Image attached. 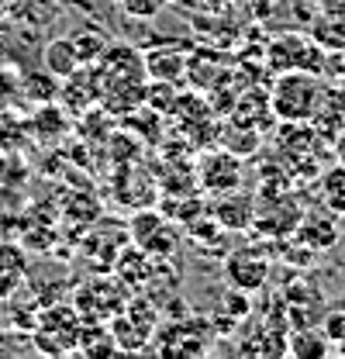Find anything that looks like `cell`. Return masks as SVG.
I'll list each match as a JSON object with an SVG mask.
<instances>
[{"instance_id":"cell-1","label":"cell","mask_w":345,"mask_h":359,"mask_svg":"<svg viewBox=\"0 0 345 359\" xmlns=\"http://www.w3.org/2000/svg\"><path fill=\"white\" fill-rule=\"evenodd\" d=\"M325 100V87L318 80V73H304V69H290L280 73V80L273 83L269 93V107L280 121H314V114L321 111Z\"/></svg>"},{"instance_id":"cell-2","label":"cell","mask_w":345,"mask_h":359,"mask_svg":"<svg viewBox=\"0 0 345 359\" xmlns=\"http://www.w3.org/2000/svg\"><path fill=\"white\" fill-rule=\"evenodd\" d=\"M80 332H83V318L73 304H55L39 318L35 325V349L62 356V353H76L80 346Z\"/></svg>"},{"instance_id":"cell-3","label":"cell","mask_w":345,"mask_h":359,"mask_svg":"<svg viewBox=\"0 0 345 359\" xmlns=\"http://www.w3.org/2000/svg\"><path fill=\"white\" fill-rule=\"evenodd\" d=\"M107 325L118 342V353H142L156 339V304L138 297L128 308H121Z\"/></svg>"},{"instance_id":"cell-4","label":"cell","mask_w":345,"mask_h":359,"mask_svg":"<svg viewBox=\"0 0 345 359\" xmlns=\"http://www.w3.org/2000/svg\"><path fill=\"white\" fill-rule=\"evenodd\" d=\"M97 80H100V93L118 87H142L145 80V55H138V48L131 45H107L104 55L93 62Z\"/></svg>"},{"instance_id":"cell-5","label":"cell","mask_w":345,"mask_h":359,"mask_svg":"<svg viewBox=\"0 0 345 359\" xmlns=\"http://www.w3.org/2000/svg\"><path fill=\"white\" fill-rule=\"evenodd\" d=\"M266 55H269V66H273L276 73H290V69L321 73V66H325V55L311 45V39H304V35H280L276 42H269Z\"/></svg>"},{"instance_id":"cell-6","label":"cell","mask_w":345,"mask_h":359,"mask_svg":"<svg viewBox=\"0 0 345 359\" xmlns=\"http://www.w3.org/2000/svg\"><path fill=\"white\" fill-rule=\"evenodd\" d=\"M128 238L138 249H145L156 263L159 259H170L172 252H176V228H172V222H166L163 215H152V211H142L131 222Z\"/></svg>"},{"instance_id":"cell-7","label":"cell","mask_w":345,"mask_h":359,"mask_svg":"<svg viewBox=\"0 0 345 359\" xmlns=\"http://www.w3.org/2000/svg\"><path fill=\"white\" fill-rule=\"evenodd\" d=\"M224 280H228V287L245 290V294L262 290L266 280H269L266 252H259V249H235V252H228L224 256Z\"/></svg>"},{"instance_id":"cell-8","label":"cell","mask_w":345,"mask_h":359,"mask_svg":"<svg viewBox=\"0 0 345 359\" xmlns=\"http://www.w3.org/2000/svg\"><path fill=\"white\" fill-rule=\"evenodd\" d=\"M339 215L335 211H307L301 215V222H297V242H301L304 249H311V252H325V249H332L339 238H342V231H339V222H335Z\"/></svg>"},{"instance_id":"cell-9","label":"cell","mask_w":345,"mask_h":359,"mask_svg":"<svg viewBox=\"0 0 345 359\" xmlns=\"http://www.w3.org/2000/svg\"><path fill=\"white\" fill-rule=\"evenodd\" d=\"M242 183V163L235 159V152H215V156H204L201 159V187L211 190V194H228V190H238Z\"/></svg>"},{"instance_id":"cell-10","label":"cell","mask_w":345,"mask_h":359,"mask_svg":"<svg viewBox=\"0 0 345 359\" xmlns=\"http://www.w3.org/2000/svg\"><path fill=\"white\" fill-rule=\"evenodd\" d=\"M152 269H156V259L145 252V249H138V245H125L121 252H118V259H114V276L128 287V290H138V287H145V280L152 276Z\"/></svg>"},{"instance_id":"cell-11","label":"cell","mask_w":345,"mask_h":359,"mask_svg":"<svg viewBox=\"0 0 345 359\" xmlns=\"http://www.w3.org/2000/svg\"><path fill=\"white\" fill-rule=\"evenodd\" d=\"M183 69H187V52L180 45L163 42L159 48H152L145 55V76H152V80H170V83H176L183 76Z\"/></svg>"},{"instance_id":"cell-12","label":"cell","mask_w":345,"mask_h":359,"mask_svg":"<svg viewBox=\"0 0 345 359\" xmlns=\"http://www.w3.org/2000/svg\"><path fill=\"white\" fill-rule=\"evenodd\" d=\"M215 222L221 228H249V224H256V201L249 194H235V190L221 194V201L215 208Z\"/></svg>"},{"instance_id":"cell-13","label":"cell","mask_w":345,"mask_h":359,"mask_svg":"<svg viewBox=\"0 0 345 359\" xmlns=\"http://www.w3.org/2000/svg\"><path fill=\"white\" fill-rule=\"evenodd\" d=\"M42 66L55 80H66V76H73L83 62H80V55H76L73 39H52V42L42 48Z\"/></svg>"},{"instance_id":"cell-14","label":"cell","mask_w":345,"mask_h":359,"mask_svg":"<svg viewBox=\"0 0 345 359\" xmlns=\"http://www.w3.org/2000/svg\"><path fill=\"white\" fill-rule=\"evenodd\" d=\"M25 273H28L25 252H21L18 245H7V242H0V297L14 294V290L25 283Z\"/></svg>"},{"instance_id":"cell-15","label":"cell","mask_w":345,"mask_h":359,"mask_svg":"<svg viewBox=\"0 0 345 359\" xmlns=\"http://www.w3.org/2000/svg\"><path fill=\"white\" fill-rule=\"evenodd\" d=\"M76 353H83V356H114L118 353V342H114V335H111V325L104 321H83V332H80V346H76Z\"/></svg>"},{"instance_id":"cell-16","label":"cell","mask_w":345,"mask_h":359,"mask_svg":"<svg viewBox=\"0 0 345 359\" xmlns=\"http://www.w3.org/2000/svg\"><path fill=\"white\" fill-rule=\"evenodd\" d=\"M287 353H294V356H325V353H332V342L321 328L307 325V328H294V335L287 342Z\"/></svg>"},{"instance_id":"cell-17","label":"cell","mask_w":345,"mask_h":359,"mask_svg":"<svg viewBox=\"0 0 345 359\" xmlns=\"http://www.w3.org/2000/svg\"><path fill=\"white\" fill-rule=\"evenodd\" d=\"M321 190H325V208L335 211V215H345V166H335L321 177Z\"/></svg>"},{"instance_id":"cell-18","label":"cell","mask_w":345,"mask_h":359,"mask_svg":"<svg viewBox=\"0 0 345 359\" xmlns=\"http://www.w3.org/2000/svg\"><path fill=\"white\" fill-rule=\"evenodd\" d=\"M73 45H76V55H80V62L83 66H93L100 55H104V48H107V39L97 32V28H86V32H76V35H69Z\"/></svg>"},{"instance_id":"cell-19","label":"cell","mask_w":345,"mask_h":359,"mask_svg":"<svg viewBox=\"0 0 345 359\" xmlns=\"http://www.w3.org/2000/svg\"><path fill=\"white\" fill-rule=\"evenodd\" d=\"M118 7L125 14H131V18H138V21H149V18H156L166 7V0H118Z\"/></svg>"},{"instance_id":"cell-20","label":"cell","mask_w":345,"mask_h":359,"mask_svg":"<svg viewBox=\"0 0 345 359\" xmlns=\"http://www.w3.org/2000/svg\"><path fill=\"white\" fill-rule=\"evenodd\" d=\"M335 156H339V166H345V132L339 138V149H335Z\"/></svg>"}]
</instances>
